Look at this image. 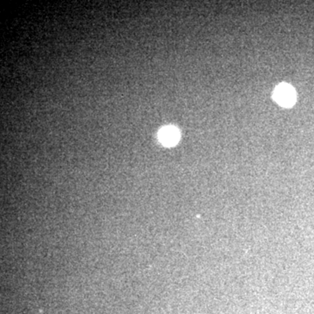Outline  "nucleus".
<instances>
[{"label":"nucleus","instance_id":"f257e3e1","mask_svg":"<svg viewBox=\"0 0 314 314\" xmlns=\"http://www.w3.org/2000/svg\"><path fill=\"white\" fill-rule=\"evenodd\" d=\"M273 99L281 107L291 108L295 104L297 96L293 86L289 84L281 83L275 88Z\"/></svg>","mask_w":314,"mask_h":314},{"label":"nucleus","instance_id":"f03ea898","mask_svg":"<svg viewBox=\"0 0 314 314\" xmlns=\"http://www.w3.org/2000/svg\"><path fill=\"white\" fill-rule=\"evenodd\" d=\"M158 138L162 142V144L167 147H171L178 142L179 139H180V132L175 127H164L158 134Z\"/></svg>","mask_w":314,"mask_h":314}]
</instances>
